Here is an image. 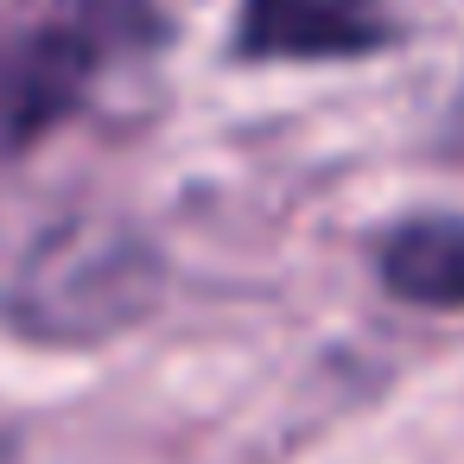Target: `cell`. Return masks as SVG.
I'll return each mask as SVG.
<instances>
[{
  "label": "cell",
  "instance_id": "obj_1",
  "mask_svg": "<svg viewBox=\"0 0 464 464\" xmlns=\"http://www.w3.org/2000/svg\"><path fill=\"white\" fill-rule=\"evenodd\" d=\"M153 286H160V261L134 236L64 229L26 261L14 293V324L39 337H96L140 318L153 305Z\"/></svg>",
  "mask_w": 464,
  "mask_h": 464
},
{
  "label": "cell",
  "instance_id": "obj_2",
  "mask_svg": "<svg viewBox=\"0 0 464 464\" xmlns=\"http://www.w3.org/2000/svg\"><path fill=\"white\" fill-rule=\"evenodd\" d=\"M102 52L109 45L83 20L0 39V160L39 147L52 128H64L83 109L102 71Z\"/></svg>",
  "mask_w": 464,
  "mask_h": 464
},
{
  "label": "cell",
  "instance_id": "obj_3",
  "mask_svg": "<svg viewBox=\"0 0 464 464\" xmlns=\"http://www.w3.org/2000/svg\"><path fill=\"white\" fill-rule=\"evenodd\" d=\"M394 45V20L382 0H242L229 58L236 64H318V58H369Z\"/></svg>",
  "mask_w": 464,
  "mask_h": 464
},
{
  "label": "cell",
  "instance_id": "obj_4",
  "mask_svg": "<svg viewBox=\"0 0 464 464\" xmlns=\"http://www.w3.org/2000/svg\"><path fill=\"white\" fill-rule=\"evenodd\" d=\"M382 293L420 312H464V217H407L375 255Z\"/></svg>",
  "mask_w": 464,
  "mask_h": 464
}]
</instances>
